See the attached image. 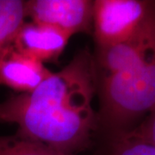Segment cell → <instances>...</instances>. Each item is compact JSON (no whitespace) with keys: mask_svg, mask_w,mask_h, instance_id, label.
<instances>
[{"mask_svg":"<svg viewBox=\"0 0 155 155\" xmlns=\"http://www.w3.org/2000/svg\"><path fill=\"white\" fill-rule=\"evenodd\" d=\"M97 89L95 58L81 50L34 91L1 102L0 122L14 123L18 135L72 154L88 145L98 127L92 106Z\"/></svg>","mask_w":155,"mask_h":155,"instance_id":"1","label":"cell"},{"mask_svg":"<svg viewBox=\"0 0 155 155\" xmlns=\"http://www.w3.org/2000/svg\"><path fill=\"white\" fill-rule=\"evenodd\" d=\"M98 127L114 140L128 133L155 105V55L116 74L98 76Z\"/></svg>","mask_w":155,"mask_h":155,"instance_id":"2","label":"cell"},{"mask_svg":"<svg viewBox=\"0 0 155 155\" xmlns=\"http://www.w3.org/2000/svg\"><path fill=\"white\" fill-rule=\"evenodd\" d=\"M155 8V1L95 0L93 31L97 48L131 36Z\"/></svg>","mask_w":155,"mask_h":155,"instance_id":"3","label":"cell"},{"mask_svg":"<svg viewBox=\"0 0 155 155\" xmlns=\"http://www.w3.org/2000/svg\"><path fill=\"white\" fill-rule=\"evenodd\" d=\"M94 1L28 0L26 15L31 22L44 24L73 35L93 31Z\"/></svg>","mask_w":155,"mask_h":155,"instance_id":"4","label":"cell"},{"mask_svg":"<svg viewBox=\"0 0 155 155\" xmlns=\"http://www.w3.org/2000/svg\"><path fill=\"white\" fill-rule=\"evenodd\" d=\"M70 38L71 35L58 28L25 22L11 43L22 54L44 63L58 61Z\"/></svg>","mask_w":155,"mask_h":155,"instance_id":"5","label":"cell"},{"mask_svg":"<svg viewBox=\"0 0 155 155\" xmlns=\"http://www.w3.org/2000/svg\"><path fill=\"white\" fill-rule=\"evenodd\" d=\"M51 74L44 63L21 53L12 43L0 57V85L19 93L32 91Z\"/></svg>","mask_w":155,"mask_h":155,"instance_id":"6","label":"cell"},{"mask_svg":"<svg viewBox=\"0 0 155 155\" xmlns=\"http://www.w3.org/2000/svg\"><path fill=\"white\" fill-rule=\"evenodd\" d=\"M26 17V1L0 0V57Z\"/></svg>","mask_w":155,"mask_h":155,"instance_id":"7","label":"cell"},{"mask_svg":"<svg viewBox=\"0 0 155 155\" xmlns=\"http://www.w3.org/2000/svg\"><path fill=\"white\" fill-rule=\"evenodd\" d=\"M0 155H72L57 151L30 139L13 135H0Z\"/></svg>","mask_w":155,"mask_h":155,"instance_id":"8","label":"cell"},{"mask_svg":"<svg viewBox=\"0 0 155 155\" xmlns=\"http://www.w3.org/2000/svg\"><path fill=\"white\" fill-rule=\"evenodd\" d=\"M110 155H155V146L139 139L122 135L114 140Z\"/></svg>","mask_w":155,"mask_h":155,"instance_id":"9","label":"cell"},{"mask_svg":"<svg viewBox=\"0 0 155 155\" xmlns=\"http://www.w3.org/2000/svg\"><path fill=\"white\" fill-rule=\"evenodd\" d=\"M123 135L139 139L155 146V105L146 115L142 122Z\"/></svg>","mask_w":155,"mask_h":155,"instance_id":"10","label":"cell"}]
</instances>
